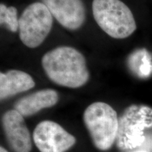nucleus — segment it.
I'll use <instances>...</instances> for the list:
<instances>
[{
    "label": "nucleus",
    "instance_id": "obj_1",
    "mask_svg": "<svg viewBox=\"0 0 152 152\" xmlns=\"http://www.w3.org/2000/svg\"><path fill=\"white\" fill-rule=\"evenodd\" d=\"M42 65L47 77L61 86L77 88L90 78L85 56L77 49L63 46L46 53Z\"/></svg>",
    "mask_w": 152,
    "mask_h": 152
},
{
    "label": "nucleus",
    "instance_id": "obj_2",
    "mask_svg": "<svg viewBox=\"0 0 152 152\" xmlns=\"http://www.w3.org/2000/svg\"><path fill=\"white\" fill-rule=\"evenodd\" d=\"M92 13L98 26L113 38L124 39L137 28L132 11L121 0H94Z\"/></svg>",
    "mask_w": 152,
    "mask_h": 152
},
{
    "label": "nucleus",
    "instance_id": "obj_3",
    "mask_svg": "<svg viewBox=\"0 0 152 152\" xmlns=\"http://www.w3.org/2000/svg\"><path fill=\"white\" fill-rule=\"evenodd\" d=\"M83 120L95 147L102 151L110 149L118 130L119 119L115 110L104 102H95L85 110Z\"/></svg>",
    "mask_w": 152,
    "mask_h": 152
},
{
    "label": "nucleus",
    "instance_id": "obj_4",
    "mask_svg": "<svg viewBox=\"0 0 152 152\" xmlns=\"http://www.w3.org/2000/svg\"><path fill=\"white\" fill-rule=\"evenodd\" d=\"M152 127V109L131 106L119 119L116 145L122 151L141 147L146 139L144 130Z\"/></svg>",
    "mask_w": 152,
    "mask_h": 152
},
{
    "label": "nucleus",
    "instance_id": "obj_5",
    "mask_svg": "<svg viewBox=\"0 0 152 152\" xmlns=\"http://www.w3.org/2000/svg\"><path fill=\"white\" fill-rule=\"evenodd\" d=\"M53 16L42 2L25 9L19 18V37L26 46L35 48L45 41L52 30Z\"/></svg>",
    "mask_w": 152,
    "mask_h": 152
},
{
    "label": "nucleus",
    "instance_id": "obj_6",
    "mask_svg": "<svg viewBox=\"0 0 152 152\" xmlns=\"http://www.w3.org/2000/svg\"><path fill=\"white\" fill-rule=\"evenodd\" d=\"M33 140L41 152H65L75 143V138L58 123H39L33 132Z\"/></svg>",
    "mask_w": 152,
    "mask_h": 152
},
{
    "label": "nucleus",
    "instance_id": "obj_7",
    "mask_svg": "<svg viewBox=\"0 0 152 152\" xmlns=\"http://www.w3.org/2000/svg\"><path fill=\"white\" fill-rule=\"evenodd\" d=\"M52 16L68 30H77L86 18L85 6L81 0H42Z\"/></svg>",
    "mask_w": 152,
    "mask_h": 152
},
{
    "label": "nucleus",
    "instance_id": "obj_8",
    "mask_svg": "<svg viewBox=\"0 0 152 152\" xmlns=\"http://www.w3.org/2000/svg\"><path fill=\"white\" fill-rule=\"evenodd\" d=\"M2 125L8 142L14 151H30L31 139L21 114L15 109L6 112L2 118Z\"/></svg>",
    "mask_w": 152,
    "mask_h": 152
},
{
    "label": "nucleus",
    "instance_id": "obj_9",
    "mask_svg": "<svg viewBox=\"0 0 152 152\" xmlns=\"http://www.w3.org/2000/svg\"><path fill=\"white\" fill-rule=\"evenodd\" d=\"M58 100V95L55 90H42L27 95L17 101L14 109L23 117L33 115L40 110L54 106Z\"/></svg>",
    "mask_w": 152,
    "mask_h": 152
},
{
    "label": "nucleus",
    "instance_id": "obj_10",
    "mask_svg": "<svg viewBox=\"0 0 152 152\" xmlns=\"http://www.w3.org/2000/svg\"><path fill=\"white\" fill-rule=\"evenodd\" d=\"M35 83L31 75L23 71L10 70L0 73L1 99L26 92L35 87Z\"/></svg>",
    "mask_w": 152,
    "mask_h": 152
},
{
    "label": "nucleus",
    "instance_id": "obj_11",
    "mask_svg": "<svg viewBox=\"0 0 152 152\" xmlns=\"http://www.w3.org/2000/svg\"><path fill=\"white\" fill-rule=\"evenodd\" d=\"M131 70L141 77H147L152 73V60L145 49L137 50L129 58Z\"/></svg>",
    "mask_w": 152,
    "mask_h": 152
},
{
    "label": "nucleus",
    "instance_id": "obj_12",
    "mask_svg": "<svg viewBox=\"0 0 152 152\" xmlns=\"http://www.w3.org/2000/svg\"><path fill=\"white\" fill-rule=\"evenodd\" d=\"M18 12L14 7H7L0 4V22L1 25H5L10 31L15 33L19 28V19L17 17Z\"/></svg>",
    "mask_w": 152,
    "mask_h": 152
},
{
    "label": "nucleus",
    "instance_id": "obj_13",
    "mask_svg": "<svg viewBox=\"0 0 152 152\" xmlns=\"http://www.w3.org/2000/svg\"><path fill=\"white\" fill-rule=\"evenodd\" d=\"M141 149L149 152L152 151V136H146V139L143 144L141 146Z\"/></svg>",
    "mask_w": 152,
    "mask_h": 152
},
{
    "label": "nucleus",
    "instance_id": "obj_14",
    "mask_svg": "<svg viewBox=\"0 0 152 152\" xmlns=\"http://www.w3.org/2000/svg\"><path fill=\"white\" fill-rule=\"evenodd\" d=\"M0 152H7V151L5 149H4L3 147H1L0 148Z\"/></svg>",
    "mask_w": 152,
    "mask_h": 152
},
{
    "label": "nucleus",
    "instance_id": "obj_15",
    "mask_svg": "<svg viewBox=\"0 0 152 152\" xmlns=\"http://www.w3.org/2000/svg\"><path fill=\"white\" fill-rule=\"evenodd\" d=\"M132 152H149L147 151H145V150H142V149H140L138 151H132Z\"/></svg>",
    "mask_w": 152,
    "mask_h": 152
}]
</instances>
